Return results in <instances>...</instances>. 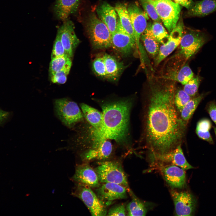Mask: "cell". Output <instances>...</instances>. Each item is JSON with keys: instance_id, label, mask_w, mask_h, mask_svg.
Wrapping results in <instances>:
<instances>
[{"instance_id": "8d00e7d4", "label": "cell", "mask_w": 216, "mask_h": 216, "mask_svg": "<svg viewBox=\"0 0 216 216\" xmlns=\"http://www.w3.org/2000/svg\"><path fill=\"white\" fill-rule=\"evenodd\" d=\"M71 67H68L57 71L50 76L51 80L53 83L64 84L67 80V76L69 74Z\"/></svg>"}, {"instance_id": "30bf717a", "label": "cell", "mask_w": 216, "mask_h": 216, "mask_svg": "<svg viewBox=\"0 0 216 216\" xmlns=\"http://www.w3.org/2000/svg\"><path fill=\"white\" fill-rule=\"evenodd\" d=\"M170 194L174 206L175 215L191 216L194 214L197 205V200L188 191H178L172 190Z\"/></svg>"}, {"instance_id": "ab89813d", "label": "cell", "mask_w": 216, "mask_h": 216, "mask_svg": "<svg viewBox=\"0 0 216 216\" xmlns=\"http://www.w3.org/2000/svg\"><path fill=\"white\" fill-rule=\"evenodd\" d=\"M175 3L182 5L188 9L190 8L193 5L192 0H173Z\"/></svg>"}, {"instance_id": "ac0fdd59", "label": "cell", "mask_w": 216, "mask_h": 216, "mask_svg": "<svg viewBox=\"0 0 216 216\" xmlns=\"http://www.w3.org/2000/svg\"><path fill=\"white\" fill-rule=\"evenodd\" d=\"M72 180L76 184L86 185L91 188H97L100 185L95 171L87 163L76 166Z\"/></svg>"}, {"instance_id": "7402d4cb", "label": "cell", "mask_w": 216, "mask_h": 216, "mask_svg": "<svg viewBox=\"0 0 216 216\" xmlns=\"http://www.w3.org/2000/svg\"><path fill=\"white\" fill-rule=\"evenodd\" d=\"M216 10V0H202L194 3L189 9V16L204 17Z\"/></svg>"}, {"instance_id": "3957f363", "label": "cell", "mask_w": 216, "mask_h": 216, "mask_svg": "<svg viewBox=\"0 0 216 216\" xmlns=\"http://www.w3.org/2000/svg\"><path fill=\"white\" fill-rule=\"evenodd\" d=\"M187 61L174 55L166 62L161 74L158 78L178 82L184 85L194 76V73Z\"/></svg>"}, {"instance_id": "7c38bea8", "label": "cell", "mask_w": 216, "mask_h": 216, "mask_svg": "<svg viewBox=\"0 0 216 216\" xmlns=\"http://www.w3.org/2000/svg\"><path fill=\"white\" fill-rule=\"evenodd\" d=\"M127 189L113 183H103L97 188L96 194L106 206L110 205L115 200L127 198Z\"/></svg>"}, {"instance_id": "484cf974", "label": "cell", "mask_w": 216, "mask_h": 216, "mask_svg": "<svg viewBox=\"0 0 216 216\" xmlns=\"http://www.w3.org/2000/svg\"><path fill=\"white\" fill-rule=\"evenodd\" d=\"M80 107L84 117L92 126L93 129L96 130L99 129L102 124V113L85 104H81Z\"/></svg>"}, {"instance_id": "f1b7e54d", "label": "cell", "mask_w": 216, "mask_h": 216, "mask_svg": "<svg viewBox=\"0 0 216 216\" xmlns=\"http://www.w3.org/2000/svg\"><path fill=\"white\" fill-rule=\"evenodd\" d=\"M212 127V123L207 118L202 119L197 123L196 132L200 138L213 144L214 141L209 132Z\"/></svg>"}, {"instance_id": "4fadbf2b", "label": "cell", "mask_w": 216, "mask_h": 216, "mask_svg": "<svg viewBox=\"0 0 216 216\" xmlns=\"http://www.w3.org/2000/svg\"><path fill=\"white\" fill-rule=\"evenodd\" d=\"M127 9L134 32L136 47L142 54L143 51L140 40L147 26L148 15L135 4H129Z\"/></svg>"}, {"instance_id": "9c48e42d", "label": "cell", "mask_w": 216, "mask_h": 216, "mask_svg": "<svg viewBox=\"0 0 216 216\" xmlns=\"http://www.w3.org/2000/svg\"><path fill=\"white\" fill-rule=\"evenodd\" d=\"M72 195L79 198L84 203L92 216L107 215L106 206L88 186L76 184Z\"/></svg>"}, {"instance_id": "d6a6232c", "label": "cell", "mask_w": 216, "mask_h": 216, "mask_svg": "<svg viewBox=\"0 0 216 216\" xmlns=\"http://www.w3.org/2000/svg\"><path fill=\"white\" fill-rule=\"evenodd\" d=\"M200 79L198 76H194L184 85L183 90L191 97L195 96L198 90Z\"/></svg>"}, {"instance_id": "2e32d148", "label": "cell", "mask_w": 216, "mask_h": 216, "mask_svg": "<svg viewBox=\"0 0 216 216\" xmlns=\"http://www.w3.org/2000/svg\"><path fill=\"white\" fill-rule=\"evenodd\" d=\"M159 169L166 181L173 188H182L186 184L185 170L174 165L160 164Z\"/></svg>"}, {"instance_id": "cb8c5ba5", "label": "cell", "mask_w": 216, "mask_h": 216, "mask_svg": "<svg viewBox=\"0 0 216 216\" xmlns=\"http://www.w3.org/2000/svg\"><path fill=\"white\" fill-rule=\"evenodd\" d=\"M103 57L106 67V77L113 80L117 79L124 68L122 63L107 54H105Z\"/></svg>"}, {"instance_id": "ba28073f", "label": "cell", "mask_w": 216, "mask_h": 216, "mask_svg": "<svg viewBox=\"0 0 216 216\" xmlns=\"http://www.w3.org/2000/svg\"><path fill=\"white\" fill-rule=\"evenodd\" d=\"M54 107L58 117L67 127H72L83 118L77 104L69 99L62 98L56 100Z\"/></svg>"}, {"instance_id": "f546056e", "label": "cell", "mask_w": 216, "mask_h": 216, "mask_svg": "<svg viewBox=\"0 0 216 216\" xmlns=\"http://www.w3.org/2000/svg\"><path fill=\"white\" fill-rule=\"evenodd\" d=\"M72 63L71 58L68 56H60L52 59L50 63L49 68L50 76L66 68L71 67Z\"/></svg>"}, {"instance_id": "d4e9b609", "label": "cell", "mask_w": 216, "mask_h": 216, "mask_svg": "<svg viewBox=\"0 0 216 216\" xmlns=\"http://www.w3.org/2000/svg\"><path fill=\"white\" fill-rule=\"evenodd\" d=\"M115 8L122 26L126 32L135 40L134 30L127 5L124 3H118L116 4Z\"/></svg>"}, {"instance_id": "4dcf8cb0", "label": "cell", "mask_w": 216, "mask_h": 216, "mask_svg": "<svg viewBox=\"0 0 216 216\" xmlns=\"http://www.w3.org/2000/svg\"><path fill=\"white\" fill-rule=\"evenodd\" d=\"M140 39L147 52L152 57L155 58L158 53L160 44L155 39L144 34L141 35Z\"/></svg>"}, {"instance_id": "ffe728a7", "label": "cell", "mask_w": 216, "mask_h": 216, "mask_svg": "<svg viewBox=\"0 0 216 216\" xmlns=\"http://www.w3.org/2000/svg\"><path fill=\"white\" fill-rule=\"evenodd\" d=\"M81 0H55L52 7L54 17L58 20L64 21L78 10Z\"/></svg>"}, {"instance_id": "d590c367", "label": "cell", "mask_w": 216, "mask_h": 216, "mask_svg": "<svg viewBox=\"0 0 216 216\" xmlns=\"http://www.w3.org/2000/svg\"><path fill=\"white\" fill-rule=\"evenodd\" d=\"M92 68L97 75L101 77H106V67L103 57H98L95 59L93 62Z\"/></svg>"}, {"instance_id": "83f0119b", "label": "cell", "mask_w": 216, "mask_h": 216, "mask_svg": "<svg viewBox=\"0 0 216 216\" xmlns=\"http://www.w3.org/2000/svg\"><path fill=\"white\" fill-rule=\"evenodd\" d=\"M204 96V95L202 94L191 98L185 105L180 112V118L186 125Z\"/></svg>"}, {"instance_id": "8fae6325", "label": "cell", "mask_w": 216, "mask_h": 216, "mask_svg": "<svg viewBox=\"0 0 216 216\" xmlns=\"http://www.w3.org/2000/svg\"><path fill=\"white\" fill-rule=\"evenodd\" d=\"M111 46L124 55L130 54L136 47L135 40L124 30L118 18L116 30L111 35Z\"/></svg>"}, {"instance_id": "9a60e30c", "label": "cell", "mask_w": 216, "mask_h": 216, "mask_svg": "<svg viewBox=\"0 0 216 216\" xmlns=\"http://www.w3.org/2000/svg\"><path fill=\"white\" fill-rule=\"evenodd\" d=\"M73 22L69 19L63 21V23L58 29L63 46L68 55L71 58L80 40L74 32Z\"/></svg>"}, {"instance_id": "e575fe53", "label": "cell", "mask_w": 216, "mask_h": 216, "mask_svg": "<svg viewBox=\"0 0 216 216\" xmlns=\"http://www.w3.org/2000/svg\"><path fill=\"white\" fill-rule=\"evenodd\" d=\"M141 5L147 15L154 21L160 22L161 20L154 6L148 0H140Z\"/></svg>"}, {"instance_id": "74e56055", "label": "cell", "mask_w": 216, "mask_h": 216, "mask_svg": "<svg viewBox=\"0 0 216 216\" xmlns=\"http://www.w3.org/2000/svg\"><path fill=\"white\" fill-rule=\"evenodd\" d=\"M126 207L125 205L121 204L112 207L107 212V215L125 216L126 215Z\"/></svg>"}, {"instance_id": "b9f144b4", "label": "cell", "mask_w": 216, "mask_h": 216, "mask_svg": "<svg viewBox=\"0 0 216 216\" xmlns=\"http://www.w3.org/2000/svg\"><path fill=\"white\" fill-rule=\"evenodd\" d=\"M214 133H215V135H216V127H214Z\"/></svg>"}, {"instance_id": "60d3db41", "label": "cell", "mask_w": 216, "mask_h": 216, "mask_svg": "<svg viewBox=\"0 0 216 216\" xmlns=\"http://www.w3.org/2000/svg\"><path fill=\"white\" fill-rule=\"evenodd\" d=\"M8 113L0 109V122L5 119L8 116Z\"/></svg>"}, {"instance_id": "e0dca14e", "label": "cell", "mask_w": 216, "mask_h": 216, "mask_svg": "<svg viewBox=\"0 0 216 216\" xmlns=\"http://www.w3.org/2000/svg\"><path fill=\"white\" fill-rule=\"evenodd\" d=\"M150 156L152 161H156L163 164L175 165L184 170L194 168L187 161L181 148V144L166 154Z\"/></svg>"}, {"instance_id": "277c9868", "label": "cell", "mask_w": 216, "mask_h": 216, "mask_svg": "<svg viewBox=\"0 0 216 216\" xmlns=\"http://www.w3.org/2000/svg\"><path fill=\"white\" fill-rule=\"evenodd\" d=\"M94 170L100 182L113 183L129 188L127 176L121 165L118 162L105 160L98 162Z\"/></svg>"}, {"instance_id": "6da1fadb", "label": "cell", "mask_w": 216, "mask_h": 216, "mask_svg": "<svg viewBox=\"0 0 216 216\" xmlns=\"http://www.w3.org/2000/svg\"><path fill=\"white\" fill-rule=\"evenodd\" d=\"M148 84L146 139L150 155H161L181 144L187 125L174 104L176 82L154 77Z\"/></svg>"}, {"instance_id": "8992f818", "label": "cell", "mask_w": 216, "mask_h": 216, "mask_svg": "<svg viewBox=\"0 0 216 216\" xmlns=\"http://www.w3.org/2000/svg\"><path fill=\"white\" fill-rule=\"evenodd\" d=\"M206 39V35L201 31L193 30L183 31L179 50L175 55L187 61L197 52Z\"/></svg>"}, {"instance_id": "5b68a950", "label": "cell", "mask_w": 216, "mask_h": 216, "mask_svg": "<svg viewBox=\"0 0 216 216\" xmlns=\"http://www.w3.org/2000/svg\"><path fill=\"white\" fill-rule=\"evenodd\" d=\"M86 27L94 48L102 49L111 46L112 34L106 25L94 13L90 15Z\"/></svg>"}, {"instance_id": "f35d334b", "label": "cell", "mask_w": 216, "mask_h": 216, "mask_svg": "<svg viewBox=\"0 0 216 216\" xmlns=\"http://www.w3.org/2000/svg\"><path fill=\"white\" fill-rule=\"evenodd\" d=\"M206 109L212 120L216 125V103L211 101L207 105Z\"/></svg>"}, {"instance_id": "7a4b0ae2", "label": "cell", "mask_w": 216, "mask_h": 216, "mask_svg": "<svg viewBox=\"0 0 216 216\" xmlns=\"http://www.w3.org/2000/svg\"><path fill=\"white\" fill-rule=\"evenodd\" d=\"M133 104L130 99L108 103L102 106L103 120L98 130H92L91 146L109 139L124 145L128 134L129 116Z\"/></svg>"}, {"instance_id": "44dd1931", "label": "cell", "mask_w": 216, "mask_h": 216, "mask_svg": "<svg viewBox=\"0 0 216 216\" xmlns=\"http://www.w3.org/2000/svg\"><path fill=\"white\" fill-rule=\"evenodd\" d=\"M96 12L98 18L106 25L111 34L114 32L118 20L115 8L106 2H104L97 7Z\"/></svg>"}, {"instance_id": "1f68e13d", "label": "cell", "mask_w": 216, "mask_h": 216, "mask_svg": "<svg viewBox=\"0 0 216 216\" xmlns=\"http://www.w3.org/2000/svg\"><path fill=\"white\" fill-rule=\"evenodd\" d=\"M191 97L183 89L176 88L174 95V103L179 113L187 103L191 99Z\"/></svg>"}, {"instance_id": "836d02e7", "label": "cell", "mask_w": 216, "mask_h": 216, "mask_svg": "<svg viewBox=\"0 0 216 216\" xmlns=\"http://www.w3.org/2000/svg\"><path fill=\"white\" fill-rule=\"evenodd\" d=\"M64 56H69L63 46L60 34L57 31L51 54V59Z\"/></svg>"}, {"instance_id": "603a6c76", "label": "cell", "mask_w": 216, "mask_h": 216, "mask_svg": "<svg viewBox=\"0 0 216 216\" xmlns=\"http://www.w3.org/2000/svg\"><path fill=\"white\" fill-rule=\"evenodd\" d=\"M143 34L154 38L161 44L167 41L169 36L163 25L156 21L148 23Z\"/></svg>"}, {"instance_id": "4316f807", "label": "cell", "mask_w": 216, "mask_h": 216, "mask_svg": "<svg viewBox=\"0 0 216 216\" xmlns=\"http://www.w3.org/2000/svg\"><path fill=\"white\" fill-rule=\"evenodd\" d=\"M129 192L131 194L132 200L126 206L128 216H145L148 209L146 204L140 201L130 190Z\"/></svg>"}, {"instance_id": "52a82bcc", "label": "cell", "mask_w": 216, "mask_h": 216, "mask_svg": "<svg viewBox=\"0 0 216 216\" xmlns=\"http://www.w3.org/2000/svg\"><path fill=\"white\" fill-rule=\"evenodd\" d=\"M154 6L157 12L170 33L177 25L181 7L172 0H148Z\"/></svg>"}, {"instance_id": "5bb4252c", "label": "cell", "mask_w": 216, "mask_h": 216, "mask_svg": "<svg viewBox=\"0 0 216 216\" xmlns=\"http://www.w3.org/2000/svg\"><path fill=\"white\" fill-rule=\"evenodd\" d=\"M184 31L182 22L179 21L175 27L170 33L167 41L160 46L158 55L154 58L155 66L160 63L170 54L178 46L180 43Z\"/></svg>"}, {"instance_id": "d6986e66", "label": "cell", "mask_w": 216, "mask_h": 216, "mask_svg": "<svg viewBox=\"0 0 216 216\" xmlns=\"http://www.w3.org/2000/svg\"><path fill=\"white\" fill-rule=\"evenodd\" d=\"M112 147L108 140H104L97 145L91 146L80 154L82 160L88 163L95 160L103 161L109 158L112 153Z\"/></svg>"}]
</instances>
